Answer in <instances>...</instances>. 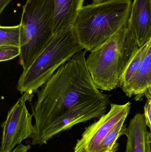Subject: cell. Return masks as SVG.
<instances>
[{"instance_id":"1","label":"cell","mask_w":151,"mask_h":152,"mask_svg":"<svg viewBox=\"0 0 151 152\" xmlns=\"http://www.w3.org/2000/svg\"><path fill=\"white\" fill-rule=\"evenodd\" d=\"M87 52L73 56L38 90L32 106L35 123L31 139L77 104L110 98L111 95L103 94L93 81L87 66Z\"/></svg>"},{"instance_id":"2","label":"cell","mask_w":151,"mask_h":152,"mask_svg":"<svg viewBox=\"0 0 151 152\" xmlns=\"http://www.w3.org/2000/svg\"><path fill=\"white\" fill-rule=\"evenodd\" d=\"M128 21L110 39L90 51L88 69L98 89L111 91L139 48Z\"/></svg>"},{"instance_id":"3","label":"cell","mask_w":151,"mask_h":152,"mask_svg":"<svg viewBox=\"0 0 151 152\" xmlns=\"http://www.w3.org/2000/svg\"><path fill=\"white\" fill-rule=\"evenodd\" d=\"M131 0H111L83 6L74 25L77 41L91 51L110 39L128 21Z\"/></svg>"},{"instance_id":"4","label":"cell","mask_w":151,"mask_h":152,"mask_svg":"<svg viewBox=\"0 0 151 152\" xmlns=\"http://www.w3.org/2000/svg\"><path fill=\"white\" fill-rule=\"evenodd\" d=\"M54 0H27L23 7L20 24V63L29 67L54 37Z\"/></svg>"},{"instance_id":"5","label":"cell","mask_w":151,"mask_h":152,"mask_svg":"<svg viewBox=\"0 0 151 152\" xmlns=\"http://www.w3.org/2000/svg\"><path fill=\"white\" fill-rule=\"evenodd\" d=\"M83 50L73 28L55 35L31 66L23 70L18 81L17 90L22 94L33 95L38 92L63 64Z\"/></svg>"},{"instance_id":"6","label":"cell","mask_w":151,"mask_h":152,"mask_svg":"<svg viewBox=\"0 0 151 152\" xmlns=\"http://www.w3.org/2000/svg\"><path fill=\"white\" fill-rule=\"evenodd\" d=\"M34 94L25 93L8 112L6 119L2 123V136L0 152H12L27 138H32L35 133L33 117L28 112L27 101H31Z\"/></svg>"},{"instance_id":"7","label":"cell","mask_w":151,"mask_h":152,"mask_svg":"<svg viewBox=\"0 0 151 152\" xmlns=\"http://www.w3.org/2000/svg\"><path fill=\"white\" fill-rule=\"evenodd\" d=\"M110 98L91 100L77 104L48 126L38 136L32 139L31 145H42L49 140L73 126L106 114Z\"/></svg>"},{"instance_id":"8","label":"cell","mask_w":151,"mask_h":152,"mask_svg":"<svg viewBox=\"0 0 151 152\" xmlns=\"http://www.w3.org/2000/svg\"><path fill=\"white\" fill-rule=\"evenodd\" d=\"M131 103L123 104H111L108 113L87 127L77 140L73 152H94L107 135L122 120L127 118L130 112Z\"/></svg>"},{"instance_id":"9","label":"cell","mask_w":151,"mask_h":152,"mask_svg":"<svg viewBox=\"0 0 151 152\" xmlns=\"http://www.w3.org/2000/svg\"><path fill=\"white\" fill-rule=\"evenodd\" d=\"M128 24L139 47L151 40V0H133Z\"/></svg>"},{"instance_id":"10","label":"cell","mask_w":151,"mask_h":152,"mask_svg":"<svg viewBox=\"0 0 151 152\" xmlns=\"http://www.w3.org/2000/svg\"><path fill=\"white\" fill-rule=\"evenodd\" d=\"M54 35L65 32L73 27L84 0H54Z\"/></svg>"},{"instance_id":"11","label":"cell","mask_w":151,"mask_h":152,"mask_svg":"<svg viewBox=\"0 0 151 152\" xmlns=\"http://www.w3.org/2000/svg\"><path fill=\"white\" fill-rule=\"evenodd\" d=\"M148 133L144 115L136 114L127 128L126 152H147Z\"/></svg>"},{"instance_id":"12","label":"cell","mask_w":151,"mask_h":152,"mask_svg":"<svg viewBox=\"0 0 151 152\" xmlns=\"http://www.w3.org/2000/svg\"><path fill=\"white\" fill-rule=\"evenodd\" d=\"M151 86V40L141 69L133 80L126 95L129 97L135 96L136 101H142Z\"/></svg>"},{"instance_id":"13","label":"cell","mask_w":151,"mask_h":152,"mask_svg":"<svg viewBox=\"0 0 151 152\" xmlns=\"http://www.w3.org/2000/svg\"><path fill=\"white\" fill-rule=\"evenodd\" d=\"M150 40L138 48L121 77L118 87L121 88L126 94H127L133 80L141 69L150 45Z\"/></svg>"},{"instance_id":"14","label":"cell","mask_w":151,"mask_h":152,"mask_svg":"<svg viewBox=\"0 0 151 152\" xmlns=\"http://www.w3.org/2000/svg\"><path fill=\"white\" fill-rule=\"evenodd\" d=\"M126 120H121L100 143L94 152H116L119 150L118 140L126 134L127 128L124 125Z\"/></svg>"},{"instance_id":"15","label":"cell","mask_w":151,"mask_h":152,"mask_svg":"<svg viewBox=\"0 0 151 152\" xmlns=\"http://www.w3.org/2000/svg\"><path fill=\"white\" fill-rule=\"evenodd\" d=\"M21 26L0 27V46L12 45L20 47Z\"/></svg>"},{"instance_id":"16","label":"cell","mask_w":151,"mask_h":152,"mask_svg":"<svg viewBox=\"0 0 151 152\" xmlns=\"http://www.w3.org/2000/svg\"><path fill=\"white\" fill-rule=\"evenodd\" d=\"M20 47L12 45L0 46V61H7L19 56Z\"/></svg>"},{"instance_id":"17","label":"cell","mask_w":151,"mask_h":152,"mask_svg":"<svg viewBox=\"0 0 151 152\" xmlns=\"http://www.w3.org/2000/svg\"><path fill=\"white\" fill-rule=\"evenodd\" d=\"M144 115L146 126L150 128L151 133V98H148L144 105Z\"/></svg>"},{"instance_id":"18","label":"cell","mask_w":151,"mask_h":152,"mask_svg":"<svg viewBox=\"0 0 151 152\" xmlns=\"http://www.w3.org/2000/svg\"><path fill=\"white\" fill-rule=\"evenodd\" d=\"M11 1L12 0H0V14H1L4 10Z\"/></svg>"},{"instance_id":"19","label":"cell","mask_w":151,"mask_h":152,"mask_svg":"<svg viewBox=\"0 0 151 152\" xmlns=\"http://www.w3.org/2000/svg\"><path fill=\"white\" fill-rule=\"evenodd\" d=\"M147 152H151V133L149 132L147 138Z\"/></svg>"},{"instance_id":"20","label":"cell","mask_w":151,"mask_h":152,"mask_svg":"<svg viewBox=\"0 0 151 152\" xmlns=\"http://www.w3.org/2000/svg\"><path fill=\"white\" fill-rule=\"evenodd\" d=\"M111 1V0H93V1H92V3H102L108 1Z\"/></svg>"},{"instance_id":"21","label":"cell","mask_w":151,"mask_h":152,"mask_svg":"<svg viewBox=\"0 0 151 152\" xmlns=\"http://www.w3.org/2000/svg\"><path fill=\"white\" fill-rule=\"evenodd\" d=\"M144 95L147 97V98H151V86L150 88L148 89Z\"/></svg>"},{"instance_id":"22","label":"cell","mask_w":151,"mask_h":152,"mask_svg":"<svg viewBox=\"0 0 151 152\" xmlns=\"http://www.w3.org/2000/svg\"></svg>"}]
</instances>
